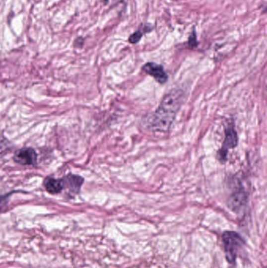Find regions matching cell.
Instances as JSON below:
<instances>
[{
    "label": "cell",
    "mask_w": 267,
    "mask_h": 268,
    "mask_svg": "<svg viewBox=\"0 0 267 268\" xmlns=\"http://www.w3.org/2000/svg\"><path fill=\"white\" fill-rule=\"evenodd\" d=\"M184 97V93L179 89H173L165 96L150 120V127L154 131L165 132L170 128Z\"/></svg>",
    "instance_id": "obj_1"
},
{
    "label": "cell",
    "mask_w": 267,
    "mask_h": 268,
    "mask_svg": "<svg viewBox=\"0 0 267 268\" xmlns=\"http://www.w3.org/2000/svg\"><path fill=\"white\" fill-rule=\"evenodd\" d=\"M223 241L224 242L226 258L230 264H234L237 258V253L243 244V239L234 231H226L223 233Z\"/></svg>",
    "instance_id": "obj_2"
},
{
    "label": "cell",
    "mask_w": 267,
    "mask_h": 268,
    "mask_svg": "<svg viewBox=\"0 0 267 268\" xmlns=\"http://www.w3.org/2000/svg\"><path fill=\"white\" fill-rule=\"evenodd\" d=\"M225 134H226V136H225L223 147L218 153L219 160L222 162H225V161L226 160L229 149H233L237 147L238 143V134H237L234 127H229L225 131Z\"/></svg>",
    "instance_id": "obj_3"
},
{
    "label": "cell",
    "mask_w": 267,
    "mask_h": 268,
    "mask_svg": "<svg viewBox=\"0 0 267 268\" xmlns=\"http://www.w3.org/2000/svg\"><path fill=\"white\" fill-rule=\"evenodd\" d=\"M13 160L23 166H35L37 164V154L32 147H24L15 152Z\"/></svg>",
    "instance_id": "obj_4"
},
{
    "label": "cell",
    "mask_w": 267,
    "mask_h": 268,
    "mask_svg": "<svg viewBox=\"0 0 267 268\" xmlns=\"http://www.w3.org/2000/svg\"><path fill=\"white\" fill-rule=\"evenodd\" d=\"M142 69L145 73L152 76L158 83L164 84L167 82L168 75L162 66L153 62H149L144 65Z\"/></svg>",
    "instance_id": "obj_5"
},
{
    "label": "cell",
    "mask_w": 267,
    "mask_h": 268,
    "mask_svg": "<svg viewBox=\"0 0 267 268\" xmlns=\"http://www.w3.org/2000/svg\"><path fill=\"white\" fill-rule=\"evenodd\" d=\"M248 197L243 189L235 191L230 196L228 200V205L234 212H239L246 205Z\"/></svg>",
    "instance_id": "obj_6"
},
{
    "label": "cell",
    "mask_w": 267,
    "mask_h": 268,
    "mask_svg": "<svg viewBox=\"0 0 267 268\" xmlns=\"http://www.w3.org/2000/svg\"><path fill=\"white\" fill-rule=\"evenodd\" d=\"M43 185L49 193L55 195L60 193L65 188V181L64 179H55L48 177L43 181Z\"/></svg>",
    "instance_id": "obj_7"
},
{
    "label": "cell",
    "mask_w": 267,
    "mask_h": 268,
    "mask_svg": "<svg viewBox=\"0 0 267 268\" xmlns=\"http://www.w3.org/2000/svg\"><path fill=\"white\" fill-rule=\"evenodd\" d=\"M63 179L65 181V188H68L70 192L74 194L78 193L84 182L83 177L73 174H69Z\"/></svg>",
    "instance_id": "obj_8"
},
{
    "label": "cell",
    "mask_w": 267,
    "mask_h": 268,
    "mask_svg": "<svg viewBox=\"0 0 267 268\" xmlns=\"http://www.w3.org/2000/svg\"><path fill=\"white\" fill-rule=\"evenodd\" d=\"M142 36H143V32H141L140 30H139V32H135V33L133 34L132 36H130L129 41L131 43H138L140 40Z\"/></svg>",
    "instance_id": "obj_9"
}]
</instances>
